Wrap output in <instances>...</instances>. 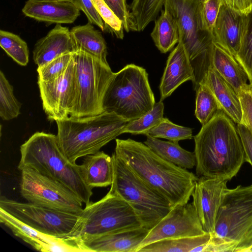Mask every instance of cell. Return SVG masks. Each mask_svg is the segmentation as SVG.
Here are the masks:
<instances>
[{"mask_svg": "<svg viewBox=\"0 0 252 252\" xmlns=\"http://www.w3.org/2000/svg\"><path fill=\"white\" fill-rule=\"evenodd\" d=\"M151 36L156 46L162 53L170 51L178 43L179 36L177 22L166 9H162L160 16L155 21Z\"/></svg>", "mask_w": 252, "mask_h": 252, "instance_id": "cell-27", "label": "cell"}, {"mask_svg": "<svg viewBox=\"0 0 252 252\" xmlns=\"http://www.w3.org/2000/svg\"><path fill=\"white\" fill-rule=\"evenodd\" d=\"M80 9L72 1L28 0L22 8L27 17L48 23L71 24L80 15Z\"/></svg>", "mask_w": 252, "mask_h": 252, "instance_id": "cell-20", "label": "cell"}, {"mask_svg": "<svg viewBox=\"0 0 252 252\" xmlns=\"http://www.w3.org/2000/svg\"><path fill=\"white\" fill-rule=\"evenodd\" d=\"M155 103L146 69L131 63L114 73L104 95L103 108L128 122L142 116Z\"/></svg>", "mask_w": 252, "mask_h": 252, "instance_id": "cell-8", "label": "cell"}, {"mask_svg": "<svg viewBox=\"0 0 252 252\" xmlns=\"http://www.w3.org/2000/svg\"><path fill=\"white\" fill-rule=\"evenodd\" d=\"M58 0V1H72V0Z\"/></svg>", "mask_w": 252, "mask_h": 252, "instance_id": "cell-45", "label": "cell"}, {"mask_svg": "<svg viewBox=\"0 0 252 252\" xmlns=\"http://www.w3.org/2000/svg\"><path fill=\"white\" fill-rule=\"evenodd\" d=\"M196 175L231 180L245 162L244 148L234 122L222 111L194 136Z\"/></svg>", "mask_w": 252, "mask_h": 252, "instance_id": "cell-2", "label": "cell"}, {"mask_svg": "<svg viewBox=\"0 0 252 252\" xmlns=\"http://www.w3.org/2000/svg\"><path fill=\"white\" fill-rule=\"evenodd\" d=\"M248 16L249 20L247 33L235 58L246 72L249 84L252 87V10Z\"/></svg>", "mask_w": 252, "mask_h": 252, "instance_id": "cell-36", "label": "cell"}, {"mask_svg": "<svg viewBox=\"0 0 252 252\" xmlns=\"http://www.w3.org/2000/svg\"><path fill=\"white\" fill-rule=\"evenodd\" d=\"M228 181L199 177L192 194V203L204 230L212 234Z\"/></svg>", "mask_w": 252, "mask_h": 252, "instance_id": "cell-15", "label": "cell"}, {"mask_svg": "<svg viewBox=\"0 0 252 252\" xmlns=\"http://www.w3.org/2000/svg\"><path fill=\"white\" fill-rule=\"evenodd\" d=\"M200 1H201V2H203L204 1H205V0H199Z\"/></svg>", "mask_w": 252, "mask_h": 252, "instance_id": "cell-47", "label": "cell"}, {"mask_svg": "<svg viewBox=\"0 0 252 252\" xmlns=\"http://www.w3.org/2000/svg\"><path fill=\"white\" fill-rule=\"evenodd\" d=\"M81 164L83 178L91 189L111 186L113 180L112 157L103 151L85 157Z\"/></svg>", "mask_w": 252, "mask_h": 252, "instance_id": "cell-23", "label": "cell"}, {"mask_svg": "<svg viewBox=\"0 0 252 252\" xmlns=\"http://www.w3.org/2000/svg\"><path fill=\"white\" fill-rule=\"evenodd\" d=\"M221 110L211 90L206 84H200L196 90L194 114L202 126L208 123L216 113Z\"/></svg>", "mask_w": 252, "mask_h": 252, "instance_id": "cell-30", "label": "cell"}, {"mask_svg": "<svg viewBox=\"0 0 252 252\" xmlns=\"http://www.w3.org/2000/svg\"><path fill=\"white\" fill-rule=\"evenodd\" d=\"M128 122L113 113L68 117L56 121L59 146L67 159L76 163L81 157L95 154L117 136Z\"/></svg>", "mask_w": 252, "mask_h": 252, "instance_id": "cell-5", "label": "cell"}, {"mask_svg": "<svg viewBox=\"0 0 252 252\" xmlns=\"http://www.w3.org/2000/svg\"><path fill=\"white\" fill-rule=\"evenodd\" d=\"M242 112L241 124L247 127L252 134V87L238 94Z\"/></svg>", "mask_w": 252, "mask_h": 252, "instance_id": "cell-39", "label": "cell"}, {"mask_svg": "<svg viewBox=\"0 0 252 252\" xmlns=\"http://www.w3.org/2000/svg\"><path fill=\"white\" fill-rule=\"evenodd\" d=\"M252 247V241H251V242H250V245H249V248H248V250H247V252H248V250H249V249H250Z\"/></svg>", "mask_w": 252, "mask_h": 252, "instance_id": "cell-44", "label": "cell"}, {"mask_svg": "<svg viewBox=\"0 0 252 252\" xmlns=\"http://www.w3.org/2000/svg\"><path fill=\"white\" fill-rule=\"evenodd\" d=\"M0 208L42 233L64 239L73 231L80 215L3 196L0 197Z\"/></svg>", "mask_w": 252, "mask_h": 252, "instance_id": "cell-12", "label": "cell"}, {"mask_svg": "<svg viewBox=\"0 0 252 252\" xmlns=\"http://www.w3.org/2000/svg\"><path fill=\"white\" fill-rule=\"evenodd\" d=\"M20 191L28 202L64 212L80 214L83 202L69 188L35 170H20Z\"/></svg>", "mask_w": 252, "mask_h": 252, "instance_id": "cell-11", "label": "cell"}, {"mask_svg": "<svg viewBox=\"0 0 252 252\" xmlns=\"http://www.w3.org/2000/svg\"><path fill=\"white\" fill-rule=\"evenodd\" d=\"M113 180L109 190L132 208L143 227L151 229L171 209L168 200L138 177L114 153Z\"/></svg>", "mask_w": 252, "mask_h": 252, "instance_id": "cell-9", "label": "cell"}, {"mask_svg": "<svg viewBox=\"0 0 252 252\" xmlns=\"http://www.w3.org/2000/svg\"><path fill=\"white\" fill-rule=\"evenodd\" d=\"M73 53L63 54L45 64L37 67L38 80L49 81L62 75L70 64Z\"/></svg>", "mask_w": 252, "mask_h": 252, "instance_id": "cell-35", "label": "cell"}, {"mask_svg": "<svg viewBox=\"0 0 252 252\" xmlns=\"http://www.w3.org/2000/svg\"><path fill=\"white\" fill-rule=\"evenodd\" d=\"M165 0H133L129 7L130 31H143L155 21L164 6Z\"/></svg>", "mask_w": 252, "mask_h": 252, "instance_id": "cell-28", "label": "cell"}, {"mask_svg": "<svg viewBox=\"0 0 252 252\" xmlns=\"http://www.w3.org/2000/svg\"><path fill=\"white\" fill-rule=\"evenodd\" d=\"M0 46L15 62L26 66L29 61V50L27 43L12 32L0 30Z\"/></svg>", "mask_w": 252, "mask_h": 252, "instance_id": "cell-32", "label": "cell"}, {"mask_svg": "<svg viewBox=\"0 0 252 252\" xmlns=\"http://www.w3.org/2000/svg\"><path fill=\"white\" fill-rule=\"evenodd\" d=\"M202 226L192 203L179 205L171 209L168 213L154 227L138 247H142L158 241L200 236L206 233Z\"/></svg>", "mask_w": 252, "mask_h": 252, "instance_id": "cell-13", "label": "cell"}, {"mask_svg": "<svg viewBox=\"0 0 252 252\" xmlns=\"http://www.w3.org/2000/svg\"><path fill=\"white\" fill-rule=\"evenodd\" d=\"M72 2L85 14L89 22L96 25L102 31L105 30V24L97 12L93 0H72Z\"/></svg>", "mask_w": 252, "mask_h": 252, "instance_id": "cell-40", "label": "cell"}, {"mask_svg": "<svg viewBox=\"0 0 252 252\" xmlns=\"http://www.w3.org/2000/svg\"><path fill=\"white\" fill-rule=\"evenodd\" d=\"M194 80L189 56L183 43L179 40L169 54L159 85L160 100L169 96L183 83Z\"/></svg>", "mask_w": 252, "mask_h": 252, "instance_id": "cell-19", "label": "cell"}, {"mask_svg": "<svg viewBox=\"0 0 252 252\" xmlns=\"http://www.w3.org/2000/svg\"><path fill=\"white\" fill-rule=\"evenodd\" d=\"M222 4L243 15H248L252 10V0H221Z\"/></svg>", "mask_w": 252, "mask_h": 252, "instance_id": "cell-43", "label": "cell"}, {"mask_svg": "<svg viewBox=\"0 0 252 252\" xmlns=\"http://www.w3.org/2000/svg\"><path fill=\"white\" fill-rule=\"evenodd\" d=\"M103 0L122 21L125 32H129L130 31L129 27V11L126 0Z\"/></svg>", "mask_w": 252, "mask_h": 252, "instance_id": "cell-41", "label": "cell"}, {"mask_svg": "<svg viewBox=\"0 0 252 252\" xmlns=\"http://www.w3.org/2000/svg\"><path fill=\"white\" fill-rule=\"evenodd\" d=\"M147 135L177 142L193 138L191 128L175 124L166 118H163L156 126L149 130Z\"/></svg>", "mask_w": 252, "mask_h": 252, "instance_id": "cell-34", "label": "cell"}, {"mask_svg": "<svg viewBox=\"0 0 252 252\" xmlns=\"http://www.w3.org/2000/svg\"><path fill=\"white\" fill-rule=\"evenodd\" d=\"M202 3L199 0H165L163 6L177 22L179 40L184 45L192 68L195 91L212 67L215 44L213 35L203 29Z\"/></svg>", "mask_w": 252, "mask_h": 252, "instance_id": "cell-6", "label": "cell"}, {"mask_svg": "<svg viewBox=\"0 0 252 252\" xmlns=\"http://www.w3.org/2000/svg\"><path fill=\"white\" fill-rule=\"evenodd\" d=\"M74 52L70 31L57 24L46 36L37 41L33 50V59L39 67L63 54Z\"/></svg>", "mask_w": 252, "mask_h": 252, "instance_id": "cell-21", "label": "cell"}, {"mask_svg": "<svg viewBox=\"0 0 252 252\" xmlns=\"http://www.w3.org/2000/svg\"><path fill=\"white\" fill-rule=\"evenodd\" d=\"M21 103L14 95L13 88L2 71H0V116L9 121L20 114Z\"/></svg>", "mask_w": 252, "mask_h": 252, "instance_id": "cell-33", "label": "cell"}, {"mask_svg": "<svg viewBox=\"0 0 252 252\" xmlns=\"http://www.w3.org/2000/svg\"><path fill=\"white\" fill-rule=\"evenodd\" d=\"M43 109L50 121L69 117L75 92V62L73 57L65 71L49 81L38 80Z\"/></svg>", "mask_w": 252, "mask_h": 252, "instance_id": "cell-14", "label": "cell"}, {"mask_svg": "<svg viewBox=\"0 0 252 252\" xmlns=\"http://www.w3.org/2000/svg\"><path fill=\"white\" fill-rule=\"evenodd\" d=\"M164 104L160 100L153 108L140 118L128 122L122 130V134L147 135L152 128L156 126L163 118Z\"/></svg>", "mask_w": 252, "mask_h": 252, "instance_id": "cell-31", "label": "cell"}, {"mask_svg": "<svg viewBox=\"0 0 252 252\" xmlns=\"http://www.w3.org/2000/svg\"><path fill=\"white\" fill-rule=\"evenodd\" d=\"M248 16L221 5L214 30V42L235 57L246 36Z\"/></svg>", "mask_w": 252, "mask_h": 252, "instance_id": "cell-16", "label": "cell"}, {"mask_svg": "<svg viewBox=\"0 0 252 252\" xmlns=\"http://www.w3.org/2000/svg\"><path fill=\"white\" fill-rule=\"evenodd\" d=\"M213 67L234 89L238 94L249 89L248 75L235 57L215 43L212 59Z\"/></svg>", "mask_w": 252, "mask_h": 252, "instance_id": "cell-24", "label": "cell"}, {"mask_svg": "<svg viewBox=\"0 0 252 252\" xmlns=\"http://www.w3.org/2000/svg\"><path fill=\"white\" fill-rule=\"evenodd\" d=\"M210 238V233H206L195 237L164 239L145 246L138 252H191L208 242Z\"/></svg>", "mask_w": 252, "mask_h": 252, "instance_id": "cell-29", "label": "cell"}, {"mask_svg": "<svg viewBox=\"0 0 252 252\" xmlns=\"http://www.w3.org/2000/svg\"><path fill=\"white\" fill-rule=\"evenodd\" d=\"M114 154L138 177L163 195L171 208L188 203L198 177L163 159L144 143L116 139Z\"/></svg>", "mask_w": 252, "mask_h": 252, "instance_id": "cell-1", "label": "cell"}, {"mask_svg": "<svg viewBox=\"0 0 252 252\" xmlns=\"http://www.w3.org/2000/svg\"><path fill=\"white\" fill-rule=\"evenodd\" d=\"M150 230L141 227L113 232L83 242L84 252H137Z\"/></svg>", "mask_w": 252, "mask_h": 252, "instance_id": "cell-18", "label": "cell"}, {"mask_svg": "<svg viewBox=\"0 0 252 252\" xmlns=\"http://www.w3.org/2000/svg\"><path fill=\"white\" fill-rule=\"evenodd\" d=\"M75 97L69 116L80 118L104 112L103 101L113 72L109 64L85 52H74Z\"/></svg>", "mask_w": 252, "mask_h": 252, "instance_id": "cell-10", "label": "cell"}, {"mask_svg": "<svg viewBox=\"0 0 252 252\" xmlns=\"http://www.w3.org/2000/svg\"><path fill=\"white\" fill-rule=\"evenodd\" d=\"M247 252H252V247Z\"/></svg>", "mask_w": 252, "mask_h": 252, "instance_id": "cell-46", "label": "cell"}, {"mask_svg": "<svg viewBox=\"0 0 252 252\" xmlns=\"http://www.w3.org/2000/svg\"><path fill=\"white\" fill-rule=\"evenodd\" d=\"M0 221L17 237L35 250L43 252H76V246L67 239L42 233L0 208Z\"/></svg>", "mask_w": 252, "mask_h": 252, "instance_id": "cell-17", "label": "cell"}, {"mask_svg": "<svg viewBox=\"0 0 252 252\" xmlns=\"http://www.w3.org/2000/svg\"><path fill=\"white\" fill-rule=\"evenodd\" d=\"M144 143L158 155L168 162L188 169L196 166L194 152L182 148L177 142L163 141L146 135Z\"/></svg>", "mask_w": 252, "mask_h": 252, "instance_id": "cell-26", "label": "cell"}, {"mask_svg": "<svg viewBox=\"0 0 252 252\" xmlns=\"http://www.w3.org/2000/svg\"><path fill=\"white\" fill-rule=\"evenodd\" d=\"M221 5V0H205L202 3L201 16L203 29L212 35Z\"/></svg>", "mask_w": 252, "mask_h": 252, "instance_id": "cell-38", "label": "cell"}, {"mask_svg": "<svg viewBox=\"0 0 252 252\" xmlns=\"http://www.w3.org/2000/svg\"><path fill=\"white\" fill-rule=\"evenodd\" d=\"M20 153L19 170L32 168L67 187L86 205L91 202L92 189L84 181L81 165L64 156L57 135L36 132L21 146Z\"/></svg>", "mask_w": 252, "mask_h": 252, "instance_id": "cell-4", "label": "cell"}, {"mask_svg": "<svg viewBox=\"0 0 252 252\" xmlns=\"http://www.w3.org/2000/svg\"><path fill=\"white\" fill-rule=\"evenodd\" d=\"M201 84H206L211 90L221 110L235 123L241 124L242 112L239 95L213 67L209 69Z\"/></svg>", "mask_w": 252, "mask_h": 252, "instance_id": "cell-22", "label": "cell"}, {"mask_svg": "<svg viewBox=\"0 0 252 252\" xmlns=\"http://www.w3.org/2000/svg\"><path fill=\"white\" fill-rule=\"evenodd\" d=\"M236 127L244 148L245 161L252 166V134L242 124H237Z\"/></svg>", "mask_w": 252, "mask_h": 252, "instance_id": "cell-42", "label": "cell"}, {"mask_svg": "<svg viewBox=\"0 0 252 252\" xmlns=\"http://www.w3.org/2000/svg\"><path fill=\"white\" fill-rule=\"evenodd\" d=\"M142 226L130 205L109 191L98 201L86 205L68 239L82 249L81 244L92 238Z\"/></svg>", "mask_w": 252, "mask_h": 252, "instance_id": "cell-7", "label": "cell"}, {"mask_svg": "<svg viewBox=\"0 0 252 252\" xmlns=\"http://www.w3.org/2000/svg\"><path fill=\"white\" fill-rule=\"evenodd\" d=\"M252 240V184L227 188L209 241L191 252H246Z\"/></svg>", "mask_w": 252, "mask_h": 252, "instance_id": "cell-3", "label": "cell"}, {"mask_svg": "<svg viewBox=\"0 0 252 252\" xmlns=\"http://www.w3.org/2000/svg\"><path fill=\"white\" fill-rule=\"evenodd\" d=\"M94 6L103 20L105 28L114 33L116 36L122 39L124 29L122 21L103 0H93Z\"/></svg>", "mask_w": 252, "mask_h": 252, "instance_id": "cell-37", "label": "cell"}, {"mask_svg": "<svg viewBox=\"0 0 252 252\" xmlns=\"http://www.w3.org/2000/svg\"><path fill=\"white\" fill-rule=\"evenodd\" d=\"M70 31L75 52L83 51L109 64L105 40L91 23L74 27Z\"/></svg>", "mask_w": 252, "mask_h": 252, "instance_id": "cell-25", "label": "cell"}]
</instances>
